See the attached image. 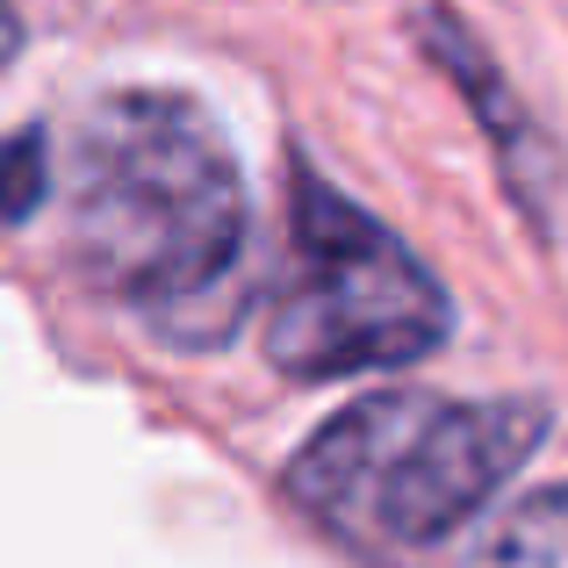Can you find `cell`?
I'll return each mask as SVG.
<instances>
[{
    "mask_svg": "<svg viewBox=\"0 0 568 568\" xmlns=\"http://www.w3.org/2000/svg\"><path fill=\"white\" fill-rule=\"evenodd\" d=\"M245 237V173L194 94L123 87L80 109L65 159V266L80 288L187 332V310L231 288Z\"/></svg>",
    "mask_w": 568,
    "mask_h": 568,
    "instance_id": "obj_1",
    "label": "cell"
},
{
    "mask_svg": "<svg viewBox=\"0 0 568 568\" xmlns=\"http://www.w3.org/2000/svg\"><path fill=\"white\" fill-rule=\"evenodd\" d=\"M532 396H432L388 388L361 396L295 446L288 504L361 555H417L460 532L547 439Z\"/></svg>",
    "mask_w": 568,
    "mask_h": 568,
    "instance_id": "obj_2",
    "label": "cell"
},
{
    "mask_svg": "<svg viewBox=\"0 0 568 568\" xmlns=\"http://www.w3.org/2000/svg\"><path fill=\"white\" fill-rule=\"evenodd\" d=\"M454 303L432 266L317 173L288 187V260L266 303V361L288 382L410 367L446 346Z\"/></svg>",
    "mask_w": 568,
    "mask_h": 568,
    "instance_id": "obj_3",
    "label": "cell"
},
{
    "mask_svg": "<svg viewBox=\"0 0 568 568\" xmlns=\"http://www.w3.org/2000/svg\"><path fill=\"white\" fill-rule=\"evenodd\" d=\"M417 37H425L432 65H439L446 80L475 101V123L489 130V144H497V159H504V181H511V194L526 202V216H547V187L540 181H555L561 166H555V152H547V138L532 130V115L518 109L511 80L489 65V51L468 37V22H460V14H446V8H425V14H417Z\"/></svg>",
    "mask_w": 568,
    "mask_h": 568,
    "instance_id": "obj_4",
    "label": "cell"
},
{
    "mask_svg": "<svg viewBox=\"0 0 568 568\" xmlns=\"http://www.w3.org/2000/svg\"><path fill=\"white\" fill-rule=\"evenodd\" d=\"M468 568H568V483L518 497L497 526L483 532Z\"/></svg>",
    "mask_w": 568,
    "mask_h": 568,
    "instance_id": "obj_5",
    "label": "cell"
},
{
    "mask_svg": "<svg viewBox=\"0 0 568 568\" xmlns=\"http://www.w3.org/2000/svg\"><path fill=\"white\" fill-rule=\"evenodd\" d=\"M51 194V144L43 130H14L0 144V223H29Z\"/></svg>",
    "mask_w": 568,
    "mask_h": 568,
    "instance_id": "obj_6",
    "label": "cell"
},
{
    "mask_svg": "<svg viewBox=\"0 0 568 568\" xmlns=\"http://www.w3.org/2000/svg\"><path fill=\"white\" fill-rule=\"evenodd\" d=\"M14 51H22V14H14V0H0V72L14 65Z\"/></svg>",
    "mask_w": 568,
    "mask_h": 568,
    "instance_id": "obj_7",
    "label": "cell"
}]
</instances>
